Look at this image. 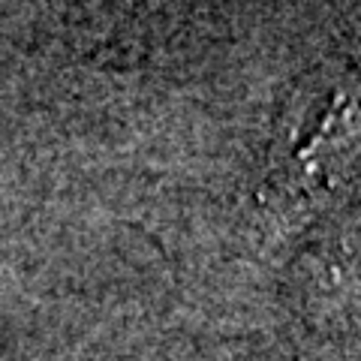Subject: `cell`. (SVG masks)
Returning <instances> with one entry per match:
<instances>
[{
	"mask_svg": "<svg viewBox=\"0 0 361 361\" xmlns=\"http://www.w3.org/2000/svg\"><path fill=\"white\" fill-rule=\"evenodd\" d=\"M361 151V73L337 66L304 85L271 148L265 199L277 208L319 202Z\"/></svg>",
	"mask_w": 361,
	"mask_h": 361,
	"instance_id": "1",
	"label": "cell"
}]
</instances>
